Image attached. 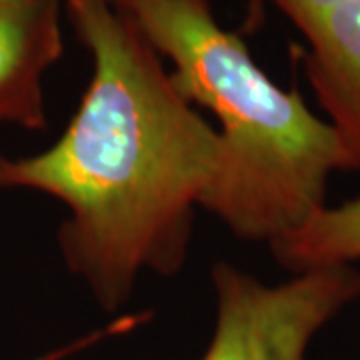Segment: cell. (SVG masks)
<instances>
[{
  "label": "cell",
  "mask_w": 360,
  "mask_h": 360,
  "mask_svg": "<svg viewBox=\"0 0 360 360\" xmlns=\"http://www.w3.org/2000/svg\"><path fill=\"white\" fill-rule=\"evenodd\" d=\"M94 60L77 115L52 148L0 158V186L58 198L70 270L104 310L142 270L176 274L220 156V134L174 86L160 54L110 0H65Z\"/></svg>",
  "instance_id": "1"
},
{
  "label": "cell",
  "mask_w": 360,
  "mask_h": 360,
  "mask_svg": "<svg viewBox=\"0 0 360 360\" xmlns=\"http://www.w3.org/2000/svg\"><path fill=\"white\" fill-rule=\"evenodd\" d=\"M110 2L172 60L180 94L219 118L220 156L205 210L236 236L272 245L326 206L328 176L338 170L335 130L258 68L208 0Z\"/></svg>",
  "instance_id": "2"
},
{
  "label": "cell",
  "mask_w": 360,
  "mask_h": 360,
  "mask_svg": "<svg viewBox=\"0 0 360 360\" xmlns=\"http://www.w3.org/2000/svg\"><path fill=\"white\" fill-rule=\"evenodd\" d=\"M217 324L200 360H307L312 338L360 298V270L312 269L264 284L236 266L212 269Z\"/></svg>",
  "instance_id": "3"
},
{
  "label": "cell",
  "mask_w": 360,
  "mask_h": 360,
  "mask_svg": "<svg viewBox=\"0 0 360 360\" xmlns=\"http://www.w3.org/2000/svg\"><path fill=\"white\" fill-rule=\"evenodd\" d=\"M309 40L307 72L338 142V170H360V0L300 28Z\"/></svg>",
  "instance_id": "4"
},
{
  "label": "cell",
  "mask_w": 360,
  "mask_h": 360,
  "mask_svg": "<svg viewBox=\"0 0 360 360\" xmlns=\"http://www.w3.org/2000/svg\"><path fill=\"white\" fill-rule=\"evenodd\" d=\"M63 0L0 2V120L44 127L42 72L60 56Z\"/></svg>",
  "instance_id": "5"
},
{
  "label": "cell",
  "mask_w": 360,
  "mask_h": 360,
  "mask_svg": "<svg viewBox=\"0 0 360 360\" xmlns=\"http://www.w3.org/2000/svg\"><path fill=\"white\" fill-rule=\"evenodd\" d=\"M272 252L290 272L360 262V196L345 205L324 206L304 224L274 240Z\"/></svg>",
  "instance_id": "6"
},
{
  "label": "cell",
  "mask_w": 360,
  "mask_h": 360,
  "mask_svg": "<svg viewBox=\"0 0 360 360\" xmlns=\"http://www.w3.org/2000/svg\"><path fill=\"white\" fill-rule=\"evenodd\" d=\"M274 2L295 20L298 28H304L321 14L354 0H274Z\"/></svg>",
  "instance_id": "7"
},
{
  "label": "cell",
  "mask_w": 360,
  "mask_h": 360,
  "mask_svg": "<svg viewBox=\"0 0 360 360\" xmlns=\"http://www.w3.org/2000/svg\"><path fill=\"white\" fill-rule=\"evenodd\" d=\"M0 2H2V0H0Z\"/></svg>",
  "instance_id": "8"
},
{
  "label": "cell",
  "mask_w": 360,
  "mask_h": 360,
  "mask_svg": "<svg viewBox=\"0 0 360 360\" xmlns=\"http://www.w3.org/2000/svg\"><path fill=\"white\" fill-rule=\"evenodd\" d=\"M0 158H2V156H0Z\"/></svg>",
  "instance_id": "9"
}]
</instances>
